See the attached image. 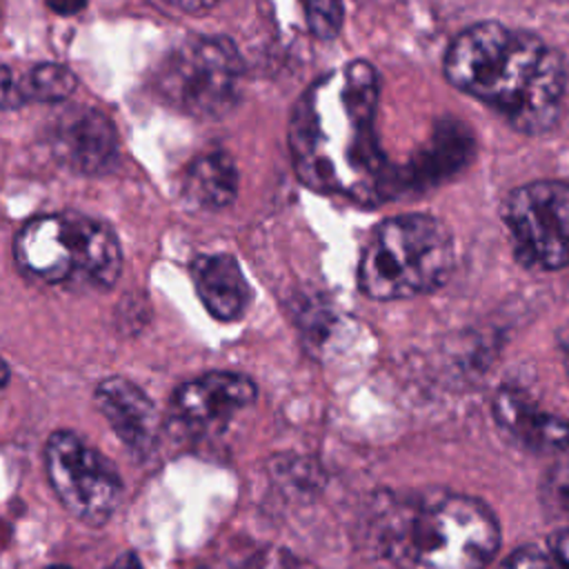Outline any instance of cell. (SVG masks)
<instances>
[{
	"label": "cell",
	"instance_id": "obj_1",
	"mask_svg": "<svg viewBox=\"0 0 569 569\" xmlns=\"http://www.w3.org/2000/svg\"><path fill=\"white\" fill-rule=\"evenodd\" d=\"M376 104L378 78L365 60H353L307 89L289 129L293 167L307 187L360 202L400 191V178L376 142Z\"/></svg>",
	"mask_w": 569,
	"mask_h": 569
},
{
	"label": "cell",
	"instance_id": "obj_2",
	"mask_svg": "<svg viewBox=\"0 0 569 569\" xmlns=\"http://www.w3.org/2000/svg\"><path fill=\"white\" fill-rule=\"evenodd\" d=\"M445 73L456 89L502 113L518 131L542 133L560 116L565 62L533 33L478 22L451 42Z\"/></svg>",
	"mask_w": 569,
	"mask_h": 569
},
{
	"label": "cell",
	"instance_id": "obj_3",
	"mask_svg": "<svg viewBox=\"0 0 569 569\" xmlns=\"http://www.w3.org/2000/svg\"><path fill=\"white\" fill-rule=\"evenodd\" d=\"M371 533L376 549L400 569H485L500 547L491 509L449 491L385 496Z\"/></svg>",
	"mask_w": 569,
	"mask_h": 569
},
{
	"label": "cell",
	"instance_id": "obj_4",
	"mask_svg": "<svg viewBox=\"0 0 569 569\" xmlns=\"http://www.w3.org/2000/svg\"><path fill=\"white\" fill-rule=\"evenodd\" d=\"M453 267V240L433 216L405 213L380 222L369 236L358 284L376 300L411 298L440 287Z\"/></svg>",
	"mask_w": 569,
	"mask_h": 569
},
{
	"label": "cell",
	"instance_id": "obj_5",
	"mask_svg": "<svg viewBox=\"0 0 569 569\" xmlns=\"http://www.w3.org/2000/svg\"><path fill=\"white\" fill-rule=\"evenodd\" d=\"M242 60L224 36H191L158 64L156 89L178 111L220 118L240 98Z\"/></svg>",
	"mask_w": 569,
	"mask_h": 569
},
{
	"label": "cell",
	"instance_id": "obj_6",
	"mask_svg": "<svg viewBox=\"0 0 569 569\" xmlns=\"http://www.w3.org/2000/svg\"><path fill=\"white\" fill-rule=\"evenodd\" d=\"M44 465L62 507L84 525L100 527L122 500V478L116 465L78 433L53 431L44 447Z\"/></svg>",
	"mask_w": 569,
	"mask_h": 569
},
{
	"label": "cell",
	"instance_id": "obj_7",
	"mask_svg": "<svg viewBox=\"0 0 569 569\" xmlns=\"http://www.w3.org/2000/svg\"><path fill=\"white\" fill-rule=\"evenodd\" d=\"M505 222L522 264L556 271L569 264V184L536 180L513 189Z\"/></svg>",
	"mask_w": 569,
	"mask_h": 569
},
{
	"label": "cell",
	"instance_id": "obj_8",
	"mask_svg": "<svg viewBox=\"0 0 569 569\" xmlns=\"http://www.w3.org/2000/svg\"><path fill=\"white\" fill-rule=\"evenodd\" d=\"M53 156L78 173H104L118 158V133L93 107L62 109L49 124Z\"/></svg>",
	"mask_w": 569,
	"mask_h": 569
},
{
	"label": "cell",
	"instance_id": "obj_9",
	"mask_svg": "<svg viewBox=\"0 0 569 569\" xmlns=\"http://www.w3.org/2000/svg\"><path fill=\"white\" fill-rule=\"evenodd\" d=\"M16 264L42 282H64L76 273L78 242L73 213H49L29 220L13 242Z\"/></svg>",
	"mask_w": 569,
	"mask_h": 569
},
{
	"label": "cell",
	"instance_id": "obj_10",
	"mask_svg": "<svg viewBox=\"0 0 569 569\" xmlns=\"http://www.w3.org/2000/svg\"><path fill=\"white\" fill-rule=\"evenodd\" d=\"M256 400V385L238 371H207L187 380L173 393V413L191 425H209L231 418Z\"/></svg>",
	"mask_w": 569,
	"mask_h": 569
},
{
	"label": "cell",
	"instance_id": "obj_11",
	"mask_svg": "<svg viewBox=\"0 0 569 569\" xmlns=\"http://www.w3.org/2000/svg\"><path fill=\"white\" fill-rule=\"evenodd\" d=\"M96 405L111 431L133 453L147 456L158 438V411L151 398L131 380L104 378L96 389Z\"/></svg>",
	"mask_w": 569,
	"mask_h": 569
},
{
	"label": "cell",
	"instance_id": "obj_12",
	"mask_svg": "<svg viewBox=\"0 0 569 569\" xmlns=\"http://www.w3.org/2000/svg\"><path fill=\"white\" fill-rule=\"evenodd\" d=\"M496 422L522 447L533 451H567L569 418L540 409L527 393L502 389L493 400Z\"/></svg>",
	"mask_w": 569,
	"mask_h": 569
},
{
	"label": "cell",
	"instance_id": "obj_13",
	"mask_svg": "<svg viewBox=\"0 0 569 569\" xmlns=\"http://www.w3.org/2000/svg\"><path fill=\"white\" fill-rule=\"evenodd\" d=\"M191 278L200 302L213 318L231 322L247 311L251 302V284L233 256H198L191 262Z\"/></svg>",
	"mask_w": 569,
	"mask_h": 569
},
{
	"label": "cell",
	"instance_id": "obj_14",
	"mask_svg": "<svg viewBox=\"0 0 569 569\" xmlns=\"http://www.w3.org/2000/svg\"><path fill=\"white\" fill-rule=\"evenodd\" d=\"M473 153V140L460 122H440L418 158L398 171L400 189H422L458 173Z\"/></svg>",
	"mask_w": 569,
	"mask_h": 569
},
{
	"label": "cell",
	"instance_id": "obj_15",
	"mask_svg": "<svg viewBox=\"0 0 569 569\" xmlns=\"http://www.w3.org/2000/svg\"><path fill=\"white\" fill-rule=\"evenodd\" d=\"M78 80L73 71L56 62H38L31 67H0V109H18L29 102H62Z\"/></svg>",
	"mask_w": 569,
	"mask_h": 569
},
{
	"label": "cell",
	"instance_id": "obj_16",
	"mask_svg": "<svg viewBox=\"0 0 569 569\" xmlns=\"http://www.w3.org/2000/svg\"><path fill=\"white\" fill-rule=\"evenodd\" d=\"M78 260L76 273L98 289H109L118 282L122 269V251L111 227L73 213Z\"/></svg>",
	"mask_w": 569,
	"mask_h": 569
},
{
	"label": "cell",
	"instance_id": "obj_17",
	"mask_svg": "<svg viewBox=\"0 0 569 569\" xmlns=\"http://www.w3.org/2000/svg\"><path fill=\"white\" fill-rule=\"evenodd\" d=\"M184 198L200 209H224L238 193V169L229 153L209 151L198 156L182 178Z\"/></svg>",
	"mask_w": 569,
	"mask_h": 569
},
{
	"label": "cell",
	"instance_id": "obj_18",
	"mask_svg": "<svg viewBox=\"0 0 569 569\" xmlns=\"http://www.w3.org/2000/svg\"><path fill=\"white\" fill-rule=\"evenodd\" d=\"M540 505L547 518L569 522V456L560 458L540 482Z\"/></svg>",
	"mask_w": 569,
	"mask_h": 569
},
{
	"label": "cell",
	"instance_id": "obj_19",
	"mask_svg": "<svg viewBox=\"0 0 569 569\" xmlns=\"http://www.w3.org/2000/svg\"><path fill=\"white\" fill-rule=\"evenodd\" d=\"M309 31L320 40L338 36L345 18L342 0H300Z\"/></svg>",
	"mask_w": 569,
	"mask_h": 569
},
{
	"label": "cell",
	"instance_id": "obj_20",
	"mask_svg": "<svg viewBox=\"0 0 569 569\" xmlns=\"http://www.w3.org/2000/svg\"><path fill=\"white\" fill-rule=\"evenodd\" d=\"M500 569H553L551 560L538 547L516 549Z\"/></svg>",
	"mask_w": 569,
	"mask_h": 569
},
{
	"label": "cell",
	"instance_id": "obj_21",
	"mask_svg": "<svg viewBox=\"0 0 569 569\" xmlns=\"http://www.w3.org/2000/svg\"><path fill=\"white\" fill-rule=\"evenodd\" d=\"M551 553L562 569H569V527L558 529L551 536Z\"/></svg>",
	"mask_w": 569,
	"mask_h": 569
},
{
	"label": "cell",
	"instance_id": "obj_22",
	"mask_svg": "<svg viewBox=\"0 0 569 569\" xmlns=\"http://www.w3.org/2000/svg\"><path fill=\"white\" fill-rule=\"evenodd\" d=\"M44 2L58 16H76L87 7V0H44Z\"/></svg>",
	"mask_w": 569,
	"mask_h": 569
},
{
	"label": "cell",
	"instance_id": "obj_23",
	"mask_svg": "<svg viewBox=\"0 0 569 569\" xmlns=\"http://www.w3.org/2000/svg\"><path fill=\"white\" fill-rule=\"evenodd\" d=\"M173 7L182 9V11H189V13H200V11H207L211 7H216L220 0H169Z\"/></svg>",
	"mask_w": 569,
	"mask_h": 569
},
{
	"label": "cell",
	"instance_id": "obj_24",
	"mask_svg": "<svg viewBox=\"0 0 569 569\" xmlns=\"http://www.w3.org/2000/svg\"><path fill=\"white\" fill-rule=\"evenodd\" d=\"M107 569H142L140 560L136 553H122L113 565H109Z\"/></svg>",
	"mask_w": 569,
	"mask_h": 569
},
{
	"label": "cell",
	"instance_id": "obj_25",
	"mask_svg": "<svg viewBox=\"0 0 569 569\" xmlns=\"http://www.w3.org/2000/svg\"><path fill=\"white\" fill-rule=\"evenodd\" d=\"M560 351H562V358H565V367L569 371V325L560 329Z\"/></svg>",
	"mask_w": 569,
	"mask_h": 569
},
{
	"label": "cell",
	"instance_id": "obj_26",
	"mask_svg": "<svg viewBox=\"0 0 569 569\" xmlns=\"http://www.w3.org/2000/svg\"><path fill=\"white\" fill-rule=\"evenodd\" d=\"M9 376H11V371H9V365L0 358V389L9 382Z\"/></svg>",
	"mask_w": 569,
	"mask_h": 569
},
{
	"label": "cell",
	"instance_id": "obj_27",
	"mask_svg": "<svg viewBox=\"0 0 569 569\" xmlns=\"http://www.w3.org/2000/svg\"><path fill=\"white\" fill-rule=\"evenodd\" d=\"M47 569H71L69 565H49Z\"/></svg>",
	"mask_w": 569,
	"mask_h": 569
}]
</instances>
